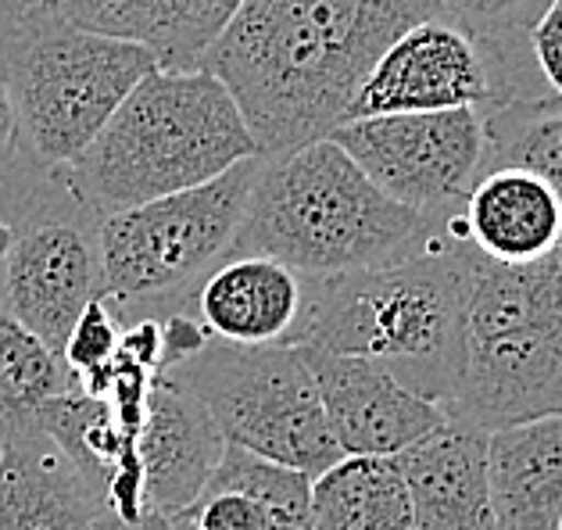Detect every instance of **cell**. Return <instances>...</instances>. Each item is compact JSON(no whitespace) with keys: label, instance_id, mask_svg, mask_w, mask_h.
<instances>
[{"label":"cell","instance_id":"cell-1","mask_svg":"<svg viewBox=\"0 0 562 530\" xmlns=\"http://www.w3.org/2000/svg\"><path fill=\"white\" fill-rule=\"evenodd\" d=\"M434 0H240L201 69L237 101L258 155H286L345 126L355 90Z\"/></svg>","mask_w":562,"mask_h":530},{"label":"cell","instance_id":"cell-2","mask_svg":"<svg viewBox=\"0 0 562 530\" xmlns=\"http://www.w3.org/2000/svg\"><path fill=\"white\" fill-rule=\"evenodd\" d=\"M473 258L448 212L427 248L402 262L308 280L283 345L369 359L448 413L465 373Z\"/></svg>","mask_w":562,"mask_h":530},{"label":"cell","instance_id":"cell-3","mask_svg":"<svg viewBox=\"0 0 562 530\" xmlns=\"http://www.w3.org/2000/svg\"><path fill=\"white\" fill-rule=\"evenodd\" d=\"M445 215L397 205L330 137L262 158L229 255H269L305 280L402 262Z\"/></svg>","mask_w":562,"mask_h":530},{"label":"cell","instance_id":"cell-4","mask_svg":"<svg viewBox=\"0 0 562 530\" xmlns=\"http://www.w3.org/2000/svg\"><path fill=\"white\" fill-rule=\"evenodd\" d=\"M255 155L248 122L215 72L155 69L58 176L101 219L204 187Z\"/></svg>","mask_w":562,"mask_h":530},{"label":"cell","instance_id":"cell-5","mask_svg":"<svg viewBox=\"0 0 562 530\" xmlns=\"http://www.w3.org/2000/svg\"><path fill=\"white\" fill-rule=\"evenodd\" d=\"M155 69L158 58L147 47L83 30L44 0L0 11V79L25 151L44 172L72 166Z\"/></svg>","mask_w":562,"mask_h":530},{"label":"cell","instance_id":"cell-6","mask_svg":"<svg viewBox=\"0 0 562 530\" xmlns=\"http://www.w3.org/2000/svg\"><path fill=\"white\" fill-rule=\"evenodd\" d=\"M448 416L484 430L562 416V248L530 266L473 258L465 373Z\"/></svg>","mask_w":562,"mask_h":530},{"label":"cell","instance_id":"cell-7","mask_svg":"<svg viewBox=\"0 0 562 530\" xmlns=\"http://www.w3.org/2000/svg\"><path fill=\"white\" fill-rule=\"evenodd\" d=\"M262 155L244 158L218 180L101 215L104 302L119 319L190 312L201 280L229 255L248 208Z\"/></svg>","mask_w":562,"mask_h":530},{"label":"cell","instance_id":"cell-8","mask_svg":"<svg viewBox=\"0 0 562 530\" xmlns=\"http://www.w3.org/2000/svg\"><path fill=\"white\" fill-rule=\"evenodd\" d=\"M212 413L226 444L283 462L315 481L340 462L305 351L294 345L212 341L166 370Z\"/></svg>","mask_w":562,"mask_h":530},{"label":"cell","instance_id":"cell-9","mask_svg":"<svg viewBox=\"0 0 562 530\" xmlns=\"http://www.w3.org/2000/svg\"><path fill=\"white\" fill-rule=\"evenodd\" d=\"M533 58L513 61L498 58L445 15H430L394 40L373 61V69L355 90L345 122L373 115H408V112H451L476 108L495 112L513 101L548 98Z\"/></svg>","mask_w":562,"mask_h":530},{"label":"cell","instance_id":"cell-10","mask_svg":"<svg viewBox=\"0 0 562 530\" xmlns=\"http://www.w3.org/2000/svg\"><path fill=\"white\" fill-rule=\"evenodd\" d=\"M98 223L61 176L47 172L33 208L11 226V248L0 266V308L58 356L83 308L104 297Z\"/></svg>","mask_w":562,"mask_h":530},{"label":"cell","instance_id":"cell-11","mask_svg":"<svg viewBox=\"0 0 562 530\" xmlns=\"http://www.w3.org/2000/svg\"><path fill=\"white\" fill-rule=\"evenodd\" d=\"M330 140L383 194L423 215L456 212L487 169V126L476 108L355 119Z\"/></svg>","mask_w":562,"mask_h":530},{"label":"cell","instance_id":"cell-12","mask_svg":"<svg viewBox=\"0 0 562 530\" xmlns=\"http://www.w3.org/2000/svg\"><path fill=\"white\" fill-rule=\"evenodd\" d=\"M301 351L312 365L326 424H330L340 455L394 459L448 424L441 405L419 398L376 362L334 356V351Z\"/></svg>","mask_w":562,"mask_h":530},{"label":"cell","instance_id":"cell-13","mask_svg":"<svg viewBox=\"0 0 562 530\" xmlns=\"http://www.w3.org/2000/svg\"><path fill=\"white\" fill-rule=\"evenodd\" d=\"M136 448L144 466V506L172 520L204 495L223 462L226 438L194 394L158 373Z\"/></svg>","mask_w":562,"mask_h":530},{"label":"cell","instance_id":"cell-14","mask_svg":"<svg viewBox=\"0 0 562 530\" xmlns=\"http://www.w3.org/2000/svg\"><path fill=\"white\" fill-rule=\"evenodd\" d=\"M459 237L498 266H530L562 248V201L544 176L491 166L451 212Z\"/></svg>","mask_w":562,"mask_h":530},{"label":"cell","instance_id":"cell-15","mask_svg":"<svg viewBox=\"0 0 562 530\" xmlns=\"http://www.w3.org/2000/svg\"><path fill=\"white\" fill-rule=\"evenodd\" d=\"M487 444L491 430L448 416L445 427L394 455L413 498L416 530H491Z\"/></svg>","mask_w":562,"mask_h":530},{"label":"cell","instance_id":"cell-16","mask_svg":"<svg viewBox=\"0 0 562 530\" xmlns=\"http://www.w3.org/2000/svg\"><path fill=\"white\" fill-rule=\"evenodd\" d=\"M308 280L269 255H226L194 294V316L215 341H286L305 308Z\"/></svg>","mask_w":562,"mask_h":530},{"label":"cell","instance_id":"cell-17","mask_svg":"<svg viewBox=\"0 0 562 530\" xmlns=\"http://www.w3.org/2000/svg\"><path fill=\"white\" fill-rule=\"evenodd\" d=\"M104 501L44 430L0 444V530H93Z\"/></svg>","mask_w":562,"mask_h":530},{"label":"cell","instance_id":"cell-18","mask_svg":"<svg viewBox=\"0 0 562 530\" xmlns=\"http://www.w3.org/2000/svg\"><path fill=\"white\" fill-rule=\"evenodd\" d=\"M61 19L147 47L158 69H201L240 0H44Z\"/></svg>","mask_w":562,"mask_h":530},{"label":"cell","instance_id":"cell-19","mask_svg":"<svg viewBox=\"0 0 562 530\" xmlns=\"http://www.w3.org/2000/svg\"><path fill=\"white\" fill-rule=\"evenodd\" d=\"M491 530H559L562 520V416L491 430Z\"/></svg>","mask_w":562,"mask_h":530},{"label":"cell","instance_id":"cell-20","mask_svg":"<svg viewBox=\"0 0 562 530\" xmlns=\"http://www.w3.org/2000/svg\"><path fill=\"white\" fill-rule=\"evenodd\" d=\"M315 530H416L413 498L394 459L345 455L312 481Z\"/></svg>","mask_w":562,"mask_h":530},{"label":"cell","instance_id":"cell-21","mask_svg":"<svg viewBox=\"0 0 562 530\" xmlns=\"http://www.w3.org/2000/svg\"><path fill=\"white\" fill-rule=\"evenodd\" d=\"M72 387L79 384L58 351L0 308V444L36 430L44 405Z\"/></svg>","mask_w":562,"mask_h":530},{"label":"cell","instance_id":"cell-22","mask_svg":"<svg viewBox=\"0 0 562 530\" xmlns=\"http://www.w3.org/2000/svg\"><path fill=\"white\" fill-rule=\"evenodd\" d=\"M487 126V169L519 166L544 176L562 201V108L555 98L513 101L480 112Z\"/></svg>","mask_w":562,"mask_h":530},{"label":"cell","instance_id":"cell-23","mask_svg":"<svg viewBox=\"0 0 562 530\" xmlns=\"http://www.w3.org/2000/svg\"><path fill=\"white\" fill-rule=\"evenodd\" d=\"M204 492H240L266 506V530H315L312 523V477L283 462H272L226 444Z\"/></svg>","mask_w":562,"mask_h":530},{"label":"cell","instance_id":"cell-24","mask_svg":"<svg viewBox=\"0 0 562 530\" xmlns=\"http://www.w3.org/2000/svg\"><path fill=\"white\" fill-rule=\"evenodd\" d=\"M437 15L462 25L480 44L491 47L498 58L527 61L530 30L548 11L552 0H434Z\"/></svg>","mask_w":562,"mask_h":530},{"label":"cell","instance_id":"cell-25","mask_svg":"<svg viewBox=\"0 0 562 530\" xmlns=\"http://www.w3.org/2000/svg\"><path fill=\"white\" fill-rule=\"evenodd\" d=\"M119 345H122V326H119L115 308L108 305L104 297H98V302H90L83 308V316L76 319L72 334H68V341L61 348V362L68 365V373H72L79 384L87 373L112 362Z\"/></svg>","mask_w":562,"mask_h":530},{"label":"cell","instance_id":"cell-26","mask_svg":"<svg viewBox=\"0 0 562 530\" xmlns=\"http://www.w3.org/2000/svg\"><path fill=\"white\" fill-rule=\"evenodd\" d=\"M187 516L198 530H266V506L240 492H204Z\"/></svg>","mask_w":562,"mask_h":530},{"label":"cell","instance_id":"cell-27","mask_svg":"<svg viewBox=\"0 0 562 530\" xmlns=\"http://www.w3.org/2000/svg\"><path fill=\"white\" fill-rule=\"evenodd\" d=\"M530 54L544 83L555 87V79L562 76V0H552L530 30Z\"/></svg>","mask_w":562,"mask_h":530},{"label":"cell","instance_id":"cell-28","mask_svg":"<svg viewBox=\"0 0 562 530\" xmlns=\"http://www.w3.org/2000/svg\"><path fill=\"white\" fill-rule=\"evenodd\" d=\"M19 144H22L19 115H15V104H11L4 79H0V172H4L11 166V158L19 155Z\"/></svg>","mask_w":562,"mask_h":530},{"label":"cell","instance_id":"cell-29","mask_svg":"<svg viewBox=\"0 0 562 530\" xmlns=\"http://www.w3.org/2000/svg\"><path fill=\"white\" fill-rule=\"evenodd\" d=\"M93 530H176L169 516H161V512H144V516H136V520H122V516L115 512H101V520Z\"/></svg>","mask_w":562,"mask_h":530},{"label":"cell","instance_id":"cell-30","mask_svg":"<svg viewBox=\"0 0 562 530\" xmlns=\"http://www.w3.org/2000/svg\"><path fill=\"white\" fill-rule=\"evenodd\" d=\"M11 248V223L0 219V266H4V255Z\"/></svg>","mask_w":562,"mask_h":530},{"label":"cell","instance_id":"cell-31","mask_svg":"<svg viewBox=\"0 0 562 530\" xmlns=\"http://www.w3.org/2000/svg\"><path fill=\"white\" fill-rule=\"evenodd\" d=\"M172 527H176V530H198L194 523H190V516H187V512H180V516H172Z\"/></svg>","mask_w":562,"mask_h":530},{"label":"cell","instance_id":"cell-32","mask_svg":"<svg viewBox=\"0 0 562 530\" xmlns=\"http://www.w3.org/2000/svg\"><path fill=\"white\" fill-rule=\"evenodd\" d=\"M22 4H33V0H0V11H8V8H22Z\"/></svg>","mask_w":562,"mask_h":530},{"label":"cell","instance_id":"cell-33","mask_svg":"<svg viewBox=\"0 0 562 530\" xmlns=\"http://www.w3.org/2000/svg\"><path fill=\"white\" fill-rule=\"evenodd\" d=\"M552 98H555V104L562 108V76L555 79V87H552Z\"/></svg>","mask_w":562,"mask_h":530},{"label":"cell","instance_id":"cell-34","mask_svg":"<svg viewBox=\"0 0 562 530\" xmlns=\"http://www.w3.org/2000/svg\"><path fill=\"white\" fill-rule=\"evenodd\" d=\"M559 530H562V520H559Z\"/></svg>","mask_w":562,"mask_h":530}]
</instances>
